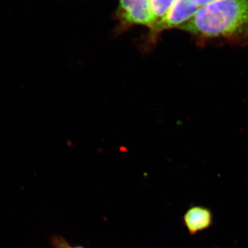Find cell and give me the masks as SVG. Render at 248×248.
I'll use <instances>...</instances> for the list:
<instances>
[{
  "mask_svg": "<svg viewBox=\"0 0 248 248\" xmlns=\"http://www.w3.org/2000/svg\"><path fill=\"white\" fill-rule=\"evenodd\" d=\"M200 7L190 0H174L169 14L159 24L150 30L146 46L153 45L158 35L168 29H178L193 17Z\"/></svg>",
  "mask_w": 248,
  "mask_h": 248,
  "instance_id": "cell-2",
  "label": "cell"
},
{
  "mask_svg": "<svg viewBox=\"0 0 248 248\" xmlns=\"http://www.w3.org/2000/svg\"><path fill=\"white\" fill-rule=\"evenodd\" d=\"M191 2L193 3L196 6L199 7H202L204 5L209 4V3L213 2V1H217V0H190Z\"/></svg>",
  "mask_w": 248,
  "mask_h": 248,
  "instance_id": "cell-7",
  "label": "cell"
},
{
  "mask_svg": "<svg viewBox=\"0 0 248 248\" xmlns=\"http://www.w3.org/2000/svg\"><path fill=\"white\" fill-rule=\"evenodd\" d=\"M182 221L189 234L195 236L213 226V213L203 205H192L183 215Z\"/></svg>",
  "mask_w": 248,
  "mask_h": 248,
  "instance_id": "cell-4",
  "label": "cell"
},
{
  "mask_svg": "<svg viewBox=\"0 0 248 248\" xmlns=\"http://www.w3.org/2000/svg\"><path fill=\"white\" fill-rule=\"evenodd\" d=\"M50 241L54 248H86L83 246H72L67 240L60 235H53L50 237Z\"/></svg>",
  "mask_w": 248,
  "mask_h": 248,
  "instance_id": "cell-6",
  "label": "cell"
},
{
  "mask_svg": "<svg viewBox=\"0 0 248 248\" xmlns=\"http://www.w3.org/2000/svg\"><path fill=\"white\" fill-rule=\"evenodd\" d=\"M117 16L122 29L141 25L151 29L154 26L149 0H119Z\"/></svg>",
  "mask_w": 248,
  "mask_h": 248,
  "instance_id": "cell-3",
  "label": "cell"
},
{
  "mask_svg": "<svg viewBox=\"0 0 248 248\" xmlns=\"http://www.w3.org/2000/svg\"><path fill=\"white\" fill-rule=\"evenodd\" d=\"M199 42L248 40V0H217L199 9L178 28Z\"/></svg>",
  "mask_w": 248,
  "mask_h": 248,
  "instance_id": "cell-1",
  "label": "cell"
},
{
  "mask_svg": "<svg viewBox=\"0 0 248 248\" xmlns=\"http://www.w3.org/2000/svg\"><path fill=\"white\" fill-rule=\"evenodd\" d=\"M174 1V0H149L150 9L154 20V26L150 30L154 29L164 20L169 14Z\"/></svg>",
  "mask_w": 248,
  "mask_h": 248,
  "instance_id": "cell-5",
  "label": "cell"
}]
</instances>
